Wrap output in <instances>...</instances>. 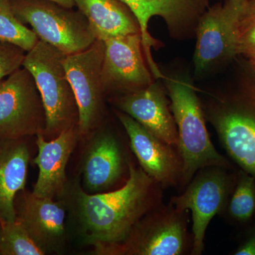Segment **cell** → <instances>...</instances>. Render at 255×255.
I'll return each mask as SVG.
<instances>
[{"label":"cell","instance_id":"1","mask_svg":"<svg viewBox=\"0 0 255 255\" xmlns=\"http://www.w3.org/2000/svg\"><path fill=\"white\" fill-rule=\"evenodd\" d=\"M164 189L129 160L128 176L117 190L90 194L78 191V217L86 241L101 254L110 255L135 224L163 203Z\"/></svg>","mask_w":255,"mask_h":255},{"label":"cell","instance_id":"2","mask_svg":"<svg viewBox=\"0 0 255 255\" xmlns=\"http://www.w3.org/2000/svg\"><path fill=\"white\" fill-rule=\"evenodd\" d=\"M233 73L217 86L198 89L206 122L238 168L255 176V74L238 57Z\"/></svg>","mask_w":255,"mask_h":255},{"label":"cell","instance_id":"3","mask_svg":"<svg viewBox=\"0 0 255 255\" xmlns=\"http://www.w3.org/2000/svg\"><path fill=\"white\" fill-rule=\"evenodd\" d=\"M170 101L178 133V150L183 161L184 190L199 169L209 166L235 167L211 141L198 88L187 75H165L162 80Z\"/></svg>","mask_w":255,"mask_h":255},{"label":"cell","instance_id":"4","mask_svg":"<svg viewBox=\"0 0 255 255\" xmlns=\"http://www.w3.org/2000/svg\"><path fill=\"white\" fill-rule=\"evenodd\" d=\"M66 55L38 41L23 60L22 67L34 78L46 111L44 136L55 137L66 129L78 128V105L64 65Z\"/></svg>","mask_w":255,"mask_h":255},{"label":"cell","instance_id":"5","mask_svg":"<svg viewBox=\"0 0 255 255\" xmlns=\"http://www.w3.org/2000/svg\"><path fill=\"white\" fill-rule=\"evenodd\" d=\"M248 0H225L209 6L198 21L193 63L194 75L204 78L228 68L239 56L238 23Z\"/></svg>","mask_w":255,"mask_h":255},{"label":"cell","instance_id":"6","mask_svg":"<svg viewBox=\"0 0 255 255\" xmlns=\"http://www.w3.org/2000/svg\"><path fill=\"white\" fill-rule=\"evenodd\" d=\"M238 169L222 166L199 169L182 194L169 201L176 207L191 212V255L204 253L208 227L214 216H222L224 212L236 184Z\"/></svg>","mask_w":255,"mask_h":255},{"label":"cell","instance_id":"7","mask_svg":"<svg viewBox=\"0 0 255 255\" xmlns=\"http://www.w3.org/2000/svg\"><path fill=\"white\" fill-rule=\"evenodd\" d=\"M16 17L29 25L39 41L70 55L86 50L96 41L80 11L48 0H10Z\"/></svg>","mask_w":255,"mask_h":255},{"label":"cell","instance_id":"8","mask_svg":"<svg viewBox=\"0 0 255 255\" xmlns=\"http://www.w3.org/2000/svg\"><path fill=\"white\" fill-rule=\"evenodd\" d=\"M189 223V211L162 203L145 215L110 255H191Z\"/></svg>","mask_w":255,"mask_h":255},{"label":"cell","instance_id":"9","mask_svg":"<svg viewBox=\"0 0 255 255\" xmlns=\"http://www.w3.org/2000/svg\"><path fill=\"white\" fill-rule=\"evenodd\" d=\"M46 114L31 73L23 67L0 82V140L44 132Z\"/></svg>","mask_w":255,"mask_h":255},{"label":"cell","instance_id":"10","mask_svg":"<svg viewBox=\"0 0 255 255\" xmlns=\"http://www.w3.org/2000/svg\"><path fill=\"white\" fill-rule=\"evenodd\" d=\"M105 42L96 40L79 53L67 55L64 65L78 107V134L85 136L98 125L106 95L102 80Z\"/></svg>","mask_w":255,"mask_h":255},{"label":"cell","instance_id":"11","mask_svg":"<svg viewBox=\"0 0 255 255\" xmlns=\"http://www.w3.org/2000/svg\"><path fill=\"white\" fill-rule=\"evenodd\" d=\"M104 42L102 80L106 95L137 91L155 81L146 61L140 33L114 37Z\"/></svg>","mask_w":255,"mask_h":255},{"label":"cell","instance_id":"12","mask_svg":"<svg viewBox=\"0 0 255 255\" xmlns=\"http://www.w3.org/2000/svg\"><path fill=\"white\" fill-rule=\"evenodd\" d=\"M117 116L127 132L130 148L142 170L164 189H179L183 161L178 147L155 136L127 114L118 111Z\"/></svg>","mask_w":255,"mask_h":255},{"label":"cell","instance_id":"13","mask_svg":"<svg viewBox=\"0 0 255 255\" xmlns=\"http://www.w3.org/2000/svg\"><path fill=\"white\" fill-rule=\"evenodd\" d=\"M160 80H155L137 91L114 96V103L120 112L135 119L155 136L177 147V126L170 101Z\"/></svg>","mask_w":255,"mask_h":255},{"label":"cell","instance_id":"14","mask_svg":"<svg viewBox=\"0 0 255 255\" xmlns=\"http://www.w3.org/2000/svg\"><path fill=\"white\" fill-rule=\"evenodd\" d=\"M78 135L77 127L63 130L51 140H47L43 132L37 134L38 152L34 162L38 167V176L33 194L53 199L61 194L67 182L66 166Z\"/></svg>","mask_w":255,"mask_h":255},{"label":"cell","instance_id":"15","mask_svg":"<svg viewBox=\"0 0 255 255\" xmlns=\"http://www.w3.org/2000/svg\"><path fill=\"white\" fill-rule=\"evenodd\" d=\"M123 146L112 132H102L87 148L83 165L84 184L90 192L100 193L117 184L128 168Z\"/></svg>","mask_w":255,"mask_h":255},{"label":"cell","instance_id":"16","mask_svg":"<svg viewBox=\"0 0 255 255\" xmlns=\"http://www.w3.org/2000/svg\"><path fill=\"white\" fill-rule=\"evenodd\" d=\"M65 213L62 201L28 193L24 196L21 212L16 219L22 223L37 244L46 251L55 249L63 241Z\"/></svg>","mask_w":255,"mask_h":255},{"label":"cell","instance_id":"17","mask_svg":"<svg viewBox=\"0 0 255 255\" xmlns=\"http://www.w3.org/2000/svg\"><path fill=\"white\" fill-rule=\"evenodd\" d=\"M30 153L20 140L0 142V225L16 220L15 196L23 190L27 179Z\"/></svg>","mask_w":255,"mask_h":255},{"label":"cell","instance_id":"18","mask_svg":"<svg viewBox=\"0 0 255 255\" xmlns=\"http://www.w3.org/2000/svg\"><path fill=\"white\" fill-rule=\"evenodd\" d=\"M88 21L96 39L140 33L136 18L121 0H74Z\"/></svg>","mask_w":255,"mask_h":255},{"label":"cell","instance_id":"19","mask_svg":"<svg viewBox=\"0 0 255 255\" xmlns=\"http://www.w3.org/2000/svg\"><path fill=\"white\" fill-rule=\"evenodd\" d=\"M226 222L246 227L255 219V176L238 168L234 189L222 214Z\"/></svg>","mask_w":255,"mask_h":255},{"label":"cell","instance_id":"20","mask_svg":"<svg viewBox=\"0 0 255 255\" xmlns=\"http://www.w3.org/2000/svg\"><path fill=\"white\" fill-rule=\"evenodd\" d=\"M38 41L36 33L16 17L10 0H0V42L14 45L27 53Z\"/></svg>","mask_w":255,"mask_h":255},{"label":"cell","instance_id":"21","mask_svg":"<svg viewBox=\"0 0 255 255\" xmlns=\"http://www.w3.org/2000/svg\"><path fill=\"white\" fill-rule=\"evenodd\" d=\"M43 248L31 237L26 228L17 219L1 225L0 254L3 255H43Z\"/></svg>","mask_w":255,"mask_h":255},{"label":"cell","instance_id":"22","mask_svg":"<svg viewBox=\"0 0 255 255\" xmlns=\"http://www.w3.org/2000/svg\"><path fill=\"white\" fill-rule=\"evenodd\" d=\"M237 49L238 55L246 59L255 55V0H248L240 18Z\"/></svg>","mask_w":255,"mask_h":255},{"label":"cell","instance_id":"23","mask_svg":"<svg viewBox=\"0 0 255 255\" xmlns=\"http://www.w3.org/2000/svg\"><path fill=\"white\" fill-rule=\"evenodd\" d=\"M26 53L17 46L0 42V82L22 67Z\"/></svg>","mask_w":255,"mask_h":255},{"label":"cell","instance_id":"24","mask_svg":"<svg viewBox=\"0 0 255 255\" xmlns=\"http://www.w3.org/2000/svg\"><path fill=\"white\" fill-rule=\"evenodd\" d=\"M233 255H255V219L246 226Z\"/></svg>","mask_w":255,"mask_h":255},{"label":"cell","instance_id":"25","mask_svg":"<svg viewBox=\"0 0 255 255\" xmlns=\"http://www.w3.org/2000/svg\"><path fill=\"white\" fill-rule=\"evenodd\" d=\"M48 1H53V2L57 3V4L65 6V7L73 8L74 6H75L74 0H48Z\"/></svg>","mask_w":255,"mask_h":255},{"label":"cell","instance_id":"26","mask_svg":"<svg viewBox=\"0 0 255 255\" xmlns=\"http://www.w3.org/2000/svg\"><path fill=\"white\" fill-rule=\"evenodd\" d=\"M249 62L250 64H251L252 68H253V71L255 74V55L253 58H250V59H247Z\"/></svg>","mask_w":255,"mask_h":255}]
</instances>
